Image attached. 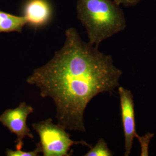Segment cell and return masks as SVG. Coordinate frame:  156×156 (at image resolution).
Returning a JSON list of instances; mask_svg holds the SVG:
<instances>
[{"label":"cell","mask_w":156,"mask_h":156,"mask_svg":"<svg viewBox=\"0 0 156 156\" xmlns=\"http://www.w3.org/2000/svg\"><path fill=\"white\" fill-rule=\"evenodd\" d=\"M62 49L35 68L27 83L35 86L41 97L54 101L57 124L84 133V113L90 101L101 93H112L123 73L111 56L83 41L75 28H68Z\"/></svg>","instance_id":"obj_1"},{"label":"cell","mask_w":156,"mask_h":156,"mask_svg":"<svg viewBox=\"0 0 156 156\" xmlns=\"http://www.w3.org/2000/svg\"><path fill=\"white\" fill-rule=\"evenodd\" d=\"M77 12L86 30L89 43L97 48L104 40L126 27L124 12L112 0H78Z\"/></svg>","instance_id":"obj_2"},{"label":"cell","mask_w":156,"mask_h":156,"mask_svg":"<svg viewBox=\"0 0 156 156\" xmlns=\"http://www.w3.org/2000/svg\"><path fill=\"white\" fill-rule=\"evenodd\" d=\"M32 127L39 135V144L44 156H71V147L73 145L91 147L84 140H73L67 129L58 124H55L50 118L33 123Z\"/></svg>","instance_id":"obj_3"},{"label":"cell","mask_w":156,"mask_h":156,"mask_svg":"<svg viewBox=\"0 0 156 156\" xmlns=\"http://www.w3.org/2000/svg\"><path fill=\"white\" fill-rule=\"evenodd\" d=\"M33 112L32 106L27 105L26 102H22L16 108L7 109L0 116L1 124L16 136V149H22L24 138L34 139L33 135L27 124L28 116Z\"/></svg>","instance_id":"obj_4"},{"label":"cell","mask_w":156,"mask_h":156,"mask_svg":"<svg viewBox=\"0 0 156 156\" xmlns=\"http://www.w3.org/2000/svg\"><path fill=\"white\" fill-rule=\"evenodd\" d=\"M119 94L121 107V115L124 135V156L130 154L134 138H140L136 133L134 97L130 90L119 87Z\"/></svg>","instance_id":"obj_5"},{"label":"cell","mask_w":156,"mask_h":156,"mask_svg":"<svg viewBox=\"0 0 156 156\" xmlns=\"http://www.w3.org/2000/svg\"><path fill=\"white\" fill-rule=\"evenodd\" d=\"M22 13L27 24L37 29L50 23L53 8L49 0H27L23 6Z\"/></svg>","instance_id":"obj_6"},{"label":"cell","mask_w":156,"mask_h":156,"mask_svg":"<svg viewBox=\"0 0 156 156\" xmlns=\"http://www.w3.org/2000/svg\"><path fill=\"white\" fill-rule=\"evenodd\" d=\"M27 21L24 16L13 15L0 10V33H22Z\"/></svg>","instance_id":"obj_7"},{"label":"cell","mask_w":156,"mask_h":156,"mask_svg":"<svg viewBox=\"0 0 156 156\" xmlns=\"http://www.w3.org/2000/svg\"><path fill=\"white\" fill-rule=\"evenodd\" d=\"M85 156H111L113 153L109 149L105 140L101 138L94 147H91Z\"/></svg>","instance_id":"obj_8"},{"label":"cell","mask_w":156,"mask_h":156,"mask_svg":"<svg viewBox=\"0 0 156 156\" xmlns=\"http://www.w3.org/2000/svg\"><path fill=\"white\" fill-rule=\"evenodd\" d=\"M42 153V149L39 144L36 145L35 149L31 151H23L22 149H16L13 151L11 149H6V155L7 156H37Z\"/></svg>","instance_id":"obj_9"},{"label":"cell","mask_w":156,"mask_h":156,"mask_svg":"<svg viewBox=\"0 0 156 156\" xmlns=\"http://www.w3.org/2000/svg\"><path fill=\"white\" fill-rule=\"evenodd\" d=\"M141 0H113V1L120 6L123 5L125 6H131L136 5Z\"/></svg>","instance_id":"obj_10"}]
</instances>
